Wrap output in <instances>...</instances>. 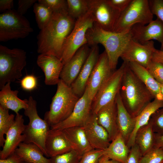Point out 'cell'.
I'll use <instances>...</instances> for the list:
<instances>
[{"instance_id":"cell-1","label":"cell","mask_w":163,"mask_h":163,"mask_svg":"<svg viewBox=\"0 0 163 163\" xmlns=\"http://www.w3.org/2000/svg\"><path fill=\"white\" fill-rule=\"evenodd\" d=\"M75 21L67 10L53 12L49 23L37 36V53L50 54L61 59L64 44Z\"/></svg>"},{"instance_id":"cell-2","label":"cell","mask_w":163,"mask_h":163,"mask_svg":"<svg viewBox=\"0 0 163 163\" xmlns=\"http://www.w3.org/2000/svg\"><path fill=\"white\" fill-rule=\"evenodd\" d=\"M120 93L124 107L133 118L137 117L154 99L150 91L130 69L127 63Z\"/></svg>"},{"instance_id":"cell-3","label":"cell","mask_w":163,"mask_h":163,"mask_svg":"<svg viewBox=\"0 0 163 163\" xmlns=\"http://www.w3.org/2000/svg\"><path fill=\"white\" fill-rule=\"evenodd\" d=\"M86 36L90 46L101 44L104 47L113 71L116 69L119 58L132 39L130 29L120 33L107 31L95 23L88 30Z\"/></svg>"},{"instance_id":"cell-4","label":"cell","mask_w":163,"mask_h":163,"mask_svg":"<svg viewBox=\"0 0 163 163\" xmlns=\"http://www.w3.org/2000/svg\"><path fill=\"white\" fill-rule=\"evenodd\" d=\"M56 92L52 99L50 109L44 115L51 127L66 119L71 114L79 97L70 86L60 79Z\"/></svg>"},{"instance_id":"cell-5","label":"cell","mask_w":163,"mask_h":163,"mask_svg":"<svg viewBox=\"0 0 163 163\" xmlns=\"http://www.w3.org/2000/svg\"><path fill=\"white\" fill-rule=\"evenodd\" d=\"M26 65V53L23 50L10 49L0 45V89L6 83L22 76Z\"/></svg>"},{"instance_id":"cell-6","label":"cell","mask_w":163,"mask_h":163,"mask_svg":"<svg viewBox=\"0 0 163 163\" xmlns=\"http://www.w3.org/2000/svg\"><path fill=\"white\" fill-rule=\"evenodd\" d=\"M28 100V106L24 110V114L28 117L29 122L26 125L23 133L25 136L24 142L35 144L47 157L45 144L50 127L45 120L42 119L39 116L36 101L31 96Z\"/></svg>"},{"instance_id":"cell-7","label":"cell","mask_w":163,"mask_h":163,"mask_svg":"<svg viewBox=\"0 0 163 163\" xmlns=\"http://www.w3.org/2000/svg\"><path fill=\"white\" fill-rule=\"evenodd\" d=\"M153 18L148 0H132L128 7L121 12L113 32L129 30L136 24H148Z\"/></svg>"},{"instance_id":"cell-8","label":"cell","mask_w":163,"mask_h":163,"mask_svg":"<svg viewBox=\"0 0 163 163\" xmlns=\"http://www.w3.org/2000/svg\"><path fill=\"white\" fill-rule=\"evenodd\" d=\"M33 29L27 19L14 9L0 14V41L27 37Z\"/></svg>"},{"instance_id":"cell-9","label":"cell","mask_w":163,"mask_h":163,"mask_svg":"<svg viewBox=\"0 0 163 163\" xmlns=\"http://www.w3.org/2000/svg\"><path fill=\"white\" fill-rule=\"evenodd\" d=\"M94 23L92 15L88 11L85 15L76 20L74 27L64 44L61 59L64 65L82 46L87 44L86 33Z\"/></svg>"},{"instance_id":"cell-10","label":"cell","mask_w":163,"mask_h":163,"mask_svg":"<svg viewBox=\"0 0 163 163\" xmlns=\"http://www.w3.org/2000/svg\"><path fill=\"white\" fill-rule=\"evenodd\" d=\"M126 64L123 62L119 68L113 71L98 90L92 101V113L96 114L102 108L115 100L120 91Z\"/></svg>"},{"instance_id":"cell-11","label":"cell","mask_w":163,"mask_h":163,"mask_svg":"<svg viewBox=\"0 0 163 163\" xmlns=\"http://www.w3.org/2000/svg\"><path fill=\"white\" fill-rule=\"evenodd\" d=\"M88 11L96 24L102 29L113 32L121 12L108 0H88Z\"/></svg>"},{"instance_id":"cell-12","label":"cell","mask_w":163,"mask_h":163,"mask_svg":"<svg viewBox=\"0 0 163 163\" xmlns=\"http://www.w3.org/2000/svg\"><path fill=\"white\" fill-rule=\"evenodd\" d=\"M157 50L153 40L141 44L131 39L120 57L123 62H135L146 68L152 61Z\"/></svg>"},{"instance_id":"cell-13","label":"cell","mask_w":163,"mask_h":163,"mask_svg":"<svg viewBox=\"0 0 163 163\" xmlns=\"http://www.w3.org/2000/svg\"><path fill=\"white\" fill-rule=\"evenodd\" d=\"M92 103L86 88L70 115L64 121L51 127L50 129L63 130L73 127H83L91 114Z\"/></svg>"},{"instance_id":"cell-14","label":"cell","mask_w":163,"mask_h":163,"mask_svg":"<svg viewBox=\"0 0 163 163\" xmlns=\"http://www.w3.org/2000/svg\"><path fill=\"white\" fill-rule=\"evenodd\" d=\"M113 71L104 50L100 54L86 87L89 98L92 102L98 90Z\"/></svg>"},{"instance_id":"cell-15","label":"cell","mask_w":163,"mask_h":163,"mask_svg":"<svg viewBox=\"0 0 163 163\" xmlns=\"http://www.w3.org/2000/svg\"><path fill=\"white\" fill-rule=\"evenodd\" d=\"M132 39L141 44L155 40L161 44L163 49V23L157 18L147 25L136 24L130 29Z\"/></svg>"},{"instance_id":"cell-16","label":"cell","mask_w":163,"mask_h":163,"mask_svg":"<svg viewBox=\"0 0 163 163\" xmlns=\"http://www.w3.org/2000/svg\"><path fill=\"white\" fill-rule=\"evenodd\" d=\"M23 116L16 114L14 122L6 134L2 149L0 151V159L7 158L15 152L19 145L24 142L25 136L23 134L26 126Z\"/></svg>"},{"instance_id":"cell-17","label":"cell","mask_w":163,"mask_h":163,"mask_svg":"<svg viewBox=\"0 0 163 163\" xmlns=\"http://www.w3.org/2000/svg\"><path fill=\"white\" fill-rule=\"evenodd\" d=\"M89 47L88 44L82 46L64 65L60 78L68 86H71L79 75L89 53Z\"/></svg>"},{"instance_id":"cell-18","label":"cell","mask_w":163,"mask_h":163,"mask_svg":"<svg viewBox=\"0 0 163 163\" xmlns=\"http://www.w3.org/2000/svg\"><path fill=\"white\" fill-rule=\"evenodd\" d=\"M88 139L93 149L104 150L111 141L107 131L98 122L96 114L92 113L84 126Z\"/></svg>"},{"instance_id":"cell-19","label":"cell","mask_w":163,"mask_h":163,"mask_svg":"<svg viewBox=\"0 0 163 163\" xmlns=\"http://www.w3.org/2000/svg\"><path fill=\"white\" fill-rule=\"evenodd\" d=\"M89 54L79 75L70 87L79 98L84 94L87 85L100 54L98 45L91 47Z\"/></svg>"},{"instance_id":"cell-20","label":"cell","mask_w":163,"mask_h":163,"mask_svg":"<svg viewBox=\"0 0 163 163\" xmlns=\"http://www.w3.org/2000/svg\"><path fill=\"white\" fill-rule=\"evenodd\" d=\"M45 146L47 157L50 158L76 150L61 129H50L46 138Z\"/></svg>"},{"instance_id":"cell-21","label":"cell","mask_w":163,"mask_h":163,"mask_svg":"<svg viewBox=\"0 0 163 163\" xmlns=\"http://www.w3.org/2000/svg\"><path fill=\"white\" fill-rule=\"evenodd\" d=\"M37 63L44 73L45 84L57 85L64 66L61 59L50 54H41L37 57Z\"/></svg>"},{"instance_id":"cell-22","label":"cell","mask_w":163,"mask_h":163,"mask_svg":"<svg viewBox=\"0 0 163 163\" xmlns=\"http://www.w3.org/2000/svg\"><path fill=\"white\" fill-rule=\"evenodd\" d=\"M96 114L99 124L107 132L111 142L119 133L115 100L102 108Z\"/></svg>"},{"instance_id":"cell-23","label":"cell","mask_w":163,"mask_h":163,"mask_svg":"<svg viewBox=\"0 0 163 163\" xmlns=\"http://www.w3.org/2000/svg\"><path fill=\"white\" fill-rule=\"evenodd\" d=\"M117 110V123L119 132L126 144L134 128L136 119L129 113L122 101L120 91L115 99ZM127 145V144H126Z\"/></svg>"},{"instance_id":"cell-24","label":"cell","mask_w":163,"mask_h":163,"mask_svg":"<svg viewBox=\"0 0 163 163\" xmlns=\"http://www.w3.org/2000/svg\"><path fill=\"white\" fill-rule=\"evenodd\" d=\"M11 82L6 83L1 89L0 91V106L10 109L16 114L22 109L24 110L28 106V100H21L18 97V91L11 89Z\"/></svg>"},{"instance_id":"cell-25","label":"cell","mask_w":163,"mask_h":163,"mask_svg":"<svg viewBox=\"0 0 163 163\" xmlns=\"http://www.w3.org/2000/svg\"><path fill=\"white\" fill-rule=\"evenodd\" d=\"M162 108H163V99L155 98L148 104L135 118L134 130L126 144L129 149L135 143V136L138 130L147 124L152 115L157 110Z\"/></svg>"},{"instance_id":"cell-26","label":"cell","mask_w":163,"mask_h":163,"mask_svg":"<svg viewBox=\"0 0 163 163\" xmlns=\"http://www.w3.org/2000/svg\"><path fill=\"white\" fill-rule=\"evenodd\" d=\"M128 64L131 71L150 91L154 99H163L161 92V85L154 78L146 68L135 62H130Z\"/></svg>"},{"instance_id":"cell-27","label":"cell","mask_w":163,"mask_h":163,"mask_svg":"<svg viewBox=\"0 0 163 163\" xmlns=\"http://www.w3.org/2000/svg\"><path fill=\"white\" fill-rule=\"evenodd\" d=\"M15 152L23 161L29 163H50L41 149L32 143H21Z\"/></svg>"},{"instance_id":"cell-28","label":"cell","mask_w":163,"mask_h":163,"mask_svg":"<svg viewBox=\"0 0 163 163\" xmlns=\"http://www.w3.org/2000/svg\"><path fill=\"white\" fill-rule=\"evenodd\" d=\"M155 142V133L153 131L152 122L150 119L148 123L137 131L135 143L138 146L142 156L154 148Z\"/></svg>"},{"instance_id":"cell-29","label":"cell","mask_w":163,"mask_h":163,"mask_svg":"<svg viewBox=\"0 0 163 163\" xmlns=\"http://www.w3.org/2000/svg\"><path fill=\"white\" fill-rule=\"evenodd\" d=\"M130 150L123 136L119 133L109 145L104 150V155L120 163H126Z\"/></svg>"},{"instance_id":"cell-30","label":"cell","mask_w":163,"mask_h":163,"mask_svg":"<svg viewBox=\"0 0 163 163\" xmlns=\"http://www.w3.org/2000/svg\"><path fill=\"white\" fill-rule=\"evenodd\" d=\"M66 137L75 147L81 155L93 149L86 136L83 127L76 126L63 129Z\"/></svg>"},{"instance_id":"cell-31","label":"cell","mask_w":163,"mask_h":163,"mask_svg":"<svg viewBox=\"0 0 163 163\" xmlns=\"http://www.w3.org/2000/svg\"><path fill=\"white\" fill-rule=\"evenodd\" d=\"M33 8L37 26L41 30L49 23L53 12L47 6L38 2L34 4Z\"/></svg>"},{"instance_id":"cell-32","label":"cell","mask_w":163,"mask_h":163,"mask_svg":"<svg viewBox=\"0 0 163 163\" xmlns=\"http://www.w3.org/2000/svg\"><path fill=\"white\" fill-rule=\"evenodd\" d=\"M14 115L10 114L9 110L0 106V146L3 147L5 139L4 136L14 124Z\"/></svg>"},{"instance_id":"cell-33","label":"cell","mask_w":163,"mask_h":163,"mask_svg":"<svg viewBox=\"0 0 163 163\" xmlns=\"http://www.w3.org/2000/svg\"><path fill=\"white\" fill-rule=\"evenodd\" d=\"M68 12L76 20L88 11V0H67Z\"/></svg>"},{"instance_id":"cell-34","label":"cell","mask_w":163,"mask_h":163,"mask_svg":"<svg viewBox=\"0 0 163 163\" xmlns=\"http://www.w3.org/2000/svg\"><path fill=\"white\" fill-rule=\"evenodd\" d=\"M82 156L77 151L73 149L50 158V163H79Z\"/></svg>"},{"instance_id":"cell-35","label":"cell","mask_w":163,"mask_h":163,"mask_svg":"<svg viewBox=\"0 0 163 163\" xmlns=\"http://www.w3.org/2000/svg\"><path fill=\"white\" fill-rule=\"evenodd\" d=\"M163 160V149L154 148L141 157L139 163H160Z\"/></svg>"},{"instance_id":"cell-36","label":"cell","mask_w":163,"mask_h":163,"mask_svg":"<svg viewBox=\"0 0 163 163\" xmlns=\"http://www.w3.org/2000/svg\"><path fill=\"white\" fill-rule=\"evenodd\" d=\"M150 119L152 122L154 133L159 135H163V108L158 109L154 113Z\"/></svg>"},{"instance_id":"cell-37","label":"cell","mask_w":163,"mask_h":163,"mask_svg":"<svg viewBox=\"0 0 163 163\" xmlns=\"http://www.w3.org/2000/svg\"><path fill=\"white\" fill-rule=\"evenodd\" d=\"M104 155V150L93 149L84 153L79 163H98Z\"/></svg>"},{"instance_id":"cell-38","label":"cell","mask_w":163,"mask_h":163,"mask_svg":"<svg viewBox=\"0 0 163 163\" xmlns=\"http://www.w3.org/2000/svg\"><path fill=\"white\" fill-rule=\"evenodd\" d=\"M38 2L49 8L53 12L68 11V5L66 0H39Z\"/></svg>"},{"instance_id":"cell-39","label":"cell","mask_w":163,"mask_h":163,"mask_svg":"<svg viewBox=\"0 0 163 163\" xmlns=\"http://www.w3.org/2000/svg\"><path fill=\"white\" fill-rule=\"evenodd\" d=\"M154 78L160 85H163V65L152 61L146 68Z\"/></svg>"},{"instance_id":"cell-40","label":"cell","mask_w":163,"mask_h":163,"mask_svg":"<svg viewBox=\"0 0 163 163\" xmlns=\"http://www.w3.org/2000/svg\"><path fill=\"white\" fill-rule=\"evenodd\" d=\"M149 3L152 14L163 23V0H149Z\"/></svg>"},{"instance_id":"cell-41","label":"cell","mask_w":163,"mask_h":163,"mask_svg":"<svg viewBox=\"0 0 163 163\" xmlns=\"http://www.w3.org/2000/svg\"><path fill=\"white\" fill-rule=\"evenodd\" d=\"M37 84V78L31 75L25 76L21 81V85L22 88L27 91H31L35 88Z\"/></svg>"},{"instance_id":"cell-42","label":"cell","mask_w":163,"mask_h":163,"mask_svg":"<svg viewBox=\"0 0 163 163\" xmlns=\"http://www.w3.org/2000/svg\"><path fill=\"white\" fill-rule=\"evenodd\" d=\"M142 156L138 146L134 144L130 149L126 163H139Z\"/></svg>"},{"instance_id":"cell-43","label":"cell","mask_w":163,"mask_h":163,"mask_svg":"<svg viewBox=\"0 0 163 163\" xmlns=\"http://www.w3.org/2000/svg\"><path fill=\"white\" fill-rule=\"evenodd\" d=\"M37 1V0H19L17 12L20 14L23 15Z\"/></svg>"},{"instance_id":"cell-44","label":"cell","mask_w":163,"mask_h":163,"mask_svg":"<svg viewBox=\"0 0 163 163\" xmlns=\"http://www.w3.org/2000/svg\"><path fill=\"white\" fill-rule=\"evenodd\" d=\"M131 1L132 0H108L111 5L121 12L128 7Z\"/></svg>"},{"instance_id":"cell-45","label":"cell","mask_w":163,"mask_h":163,"mask_svg":"<svg viewBox=\"0 0 163 163\" xmlns=\"http://www.w3.org/2000/svg\"><path fill=\"white\" fill-rule=\"evenodd\" d=\"M14 1L13 0H0V12L2 13L13 9Z\"/></svg>"},{"instance_id":"cell-46","label":"cell","mask_w":163,"mask_h":163,"mask_svg":"<svg viewBox=\"0 0 163 163\" xmlns=\"http://www.w3.org/2000/svg\"><path fill=\"white\" fill-rule=\"evenodd\" d=\"M22 161L15 152L6 159H0V163H21Z\"/></svg>"},{"instance_id":"cell-47","label":"cell","mask_w":163,"mask_h":163,"mask_svg":"<svg viewBox=\"0 0 163 163\" xmlns=\"http://www.w3.org/2000/svg\"><path fill=\"white\" fill-rule=\"evenodd\" d=\"M152 61L159 62L163 65V49L156 50L153 55Z\"/></svg>"},{"instance_id":"cell-48","label":"cell","mask_w":163,"mask_h":163,"mask_svg":"<svg viewBox=\"0 0 163 163\" xmlns=\"http://www.w3.org/2000/svg\"><path fill=\"white\" fill-rule=\"evenodd\" d=\"M155 148L163 149V135H159L155 133Z\"/></svg>"},{"instance_id":"cell-49","label":"cell","mask_w":163,"mask_h":163,"mask_svg":"<svg viewBox=\"0 0 163 163\" xmlns=\"http://www.w3.org/2000/svg\"><path fill=\"white\" fill-rule=\"evenodd\" d=\"M98 163H120L110 159L107 156L104 155L100 159Z\"/></svg>"},{"instance_id":"cell-50","label":"cell","mask_w":163,"mask_h":163,"mask_svg":"<svg viewBox=\"0 0 163 163\" xmlns=\"http://www.w3.org/2000/svg\"><path fill=\"white\" fill-rule=\"evenodd\" d=\"M160 90L161 94L163 98V85H161Z\"/></svg>"},{"instance_id":"cell-51","label":"cell","mask_w":163,"mask_h":163,"mask_svg":"<svg viewBox=\"0 0 163 163\" xmlns=\"http://www.w3.org/2000/svg\"><path fill=\"white\" fill-rule=\"evenodd\" d=\"M21 163H27V162H24V161H22Z\"/></svg>"},{"instance_id":"cell-52","label":"cell","mask_w":163,"mask_h":163,"mask_svg":"<svg viewBox=\"0 0 163 163\" xmlns=\"http://www.w3.org/2000/svg\"><path fill=\"white\" fill-rule=\"evenodd\" d=\"M160 163H163V160Z\"/></svg>"}]
</instances>
